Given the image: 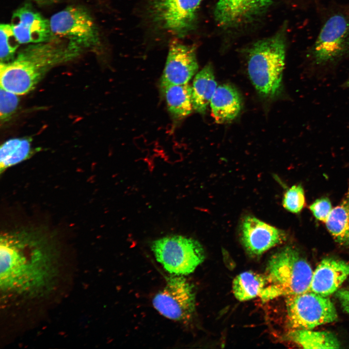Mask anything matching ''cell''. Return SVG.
I'll list each match as a JSON object with an SVG mask.
<instances>
[{
  "mask_svg": "<svg viewBox=\"0 0 349 349\" xmlns=\"http://www.w3.org/2000/svg\"><path fill=\"white\" fill-rule=\"evenodd\" d=\"M309 209L317 220L325 222L333 208L328 198H321L315 201L310 206Z\"/></svg>",
  "mask_w": 349,
  "mask_h": 349,
  "instance_id": "obj_26",
  "label": "cell"
},
{
  "mask_svg": "<svg viewBox=\"0 0 349 349\" xmlns=\"http://www.w3.org/2000/svg\"><path fill=\"white\" fill-rule=\"evenodd\" d=\"M336 296L343 310L349 314V290H340L337 291Z\"/></svg>",
  "mask_w": 349,
  "mask_h": 349,
  "instance_id": "obj_27",
  "label": "cell"
},
{
  "mask_svg": "<svg viewBox=\"0 0 349 349\" xmlns=\"http://www.w3.org/2000/svg\"><path fill=\"white\" fill-rule=\"evenodd\" d=\"M82 50L65 39L55 37L32 44L11 61L0 64V87L18 95L34 89L52 67L79 55Z\"/></svg>",
  "mask_w": 349,
  "mask_h": 349,
  "instance_id": "obj_2",
  "label": "cell"
},
{
  "mask_svg": "<svg viewBox=\"0 0 349 349\" xmlns=\"http://www.w3.org/2000/svg\"><path fill=\"white\" fill-rule=\"evenodd\" d=\"M308 262L295 248L286 246L273 254L264 275L267 285L260 298L264 301L308 291L313 274Z\"/></svg>",
  "mask_w": 349,
  "mask_h": 349,
  "instance_id": "obj_3",
  "label": "cell"
},
{
  "mask_svg": "<svg viewBox=\"0 0 349 349\" xmlns=\"http://www.w3.org/2000/svg\"><path fill=\"white\" fill-rule=\"evenodd\" d=\"M152 303L164 317L174 321H187L195 311L193 287L182 275L169 277L164 287L153 298Z\"/></svg>",
  "mask_w": 349,
  "mask_h": 349,
  "instance_id": "obj_8",
  "label": "cell"
},
{
  "mask_svg": "<svg viewBox=\"0 0 349 349\" xmlns=\"http://www.w3.org/2000/svg\"><path fill=\"white\" fill-rule=\"evenodd\" d=\"M349 276V262L326 258L313 271L308 291L327 297L335 292Z\"/></svg>",
  "mask_w": 349,
  "mask_h": 349,
  "instance_id": "obj_14",
  "label": "cell"
},
{
  "mask_svg": "<svg viewBox=\"0 0 349 349\" xmlns=\"http://www.w3.org/2000/svg\"><path fill=\"white\" fill-rule=\"evenodd\" d=\"M267 285L264 274L247 271L239 274L234 279L233 292L239 301H246L257 296L260 297Z\"/></svg>",
  "mask_w": 349,
  "mask_h": 349,
  "instance_id": "obj_21",
  "label": "cell"
},
{
  "mask_svg": "<svg viewBox=\"0 0 349 349\" xmlns=\"http://www.w3.org/2000/svg\"><path fill=\"white\" fill-rule=\"evenodd\" d=\"M198 65L193 48L173 41L160 82L161 88L170 85L188 83L197 72Z\"/></svg>",
  "mask_w": 349,
  "mask_h": 349,
  "instance_id": "obj_13",
  "label": "cell"
},
{
  "mask_svg": "<svg viewBox=\"0 0 349 349\" xmlns=\"http://www.w3.org/2000/svg\"><path fill=\"white\" fill-rule=\"evenodd\" d=\"M239 230L242 245L253 255H259L286 239L284 231L252 215L243 219Z\"/></svg>",
  "mask_w": 349,
  "mask_h": 349,
  "instance_id": "obj_11",
  "label": "cell"
},
{
  "mask_svg": "<svg viewBox=\"0 0 349 349\" xmlns=\"http://www.w3.org/2000/svg\"><path fill=\"white\" fill-rule=\"evenodd\" d=\"M11 24H1L0 26V58L1 63L8 62L15 57L20 45Z\"/></svg>",
  "mask_w": 349,
  "mask_h": 349,
  "instance_id": "obj_23",
  "label": "cell"
},
{
  "mask_svg": "<svg viewBox=\"0 0 349 349\" xmlns=\"http://www.w3.org/2000/svg\"><path fill=\"white\" fill-rule=\"evenodd\" d=\"M325 223L334 240L349 247V190L342 202L333 208Z\"/></svg>",
  "mask_w": 349,
  "mask_h": 349,
  "instance_id": "obj_19",
  "label": "cell"
},
{
  "mask_svg": "<svg viewBox=\"0 0 349 349\" xmlns=\"http://www.w3.org/2000/svg\"><path fill=\"white\" fill-rule=\"evenodd\" d=\"M191 87L193 109L204 113L217 87L210 64L206 65L196 74Z\"/></svg>",
  "mask_w": 349,
  "mask_h": 349,
  "instance_id": "obj_17",
  "label": "cell"
},
{
  "mask_svg": "<svg viewBox=\"0 0 349 349\" xmlns=\"http://www.w3.org/2000/svg\"><path fill=\"white\" fill-rule=\"evenodd\" d=\"M36 3L41 5H46L56 3L59 0H32Z\"/></svg>",
  "mask_w": 349,
  "mask_h": 349,
  "instance_id": "obj_28",
  "label": "cell"
},
{
  "mask_svg": "<svg viewBox=\"0 0 349 349\" xmlns=\"http://www.w3.org/2000/svg\"><path fill=\"white\" fill-rule=\"evenodd\" d=\"M55 37L65 39L82 50L100 47L97 26L89 12L79 5H70L55 13L49 19Z\"/></svg>",
  "mask_w": 349,
  "mask_h": 349,
  "instance_id": "obj_6",
  "label": "cell"
},
{
  "mask_svg": "<svg viewBox=\"0 0 349 349\" xmlns=\"http://www.w3.org/2000/svg\"><path fill=\"white\" fill-rule=\"evenodd\" d=\"M212 114L217 123H224L234 120L241 109V100L236 89L229 84L217 86L211 99Z\"/></svg>",
  "mask_w": 349,
  "mask_h": 349,
  "instance_id": "obj_16",
  "label": "cell"
},
{
  "mask_svg": "<svg viewBox=\"0 0 349 349\" xmlns=\"http://www.w3.org/2000/svg\"><path fill=\"white\" fill-rule=\"evenodd\" d=\"M202 0H150L154 21L162 29L183 36L192 28Z\"/></svg>",
  "mask_w": 349,
  "mask_h": 349,
  "instance_id": "obj_10",
  "label": "cell"
},
{
  "mask_svg": "<svg viewBox=\"0 0 349 349\" xmlns=\"http://www.w3.org/2000/svg\"><path fill=\"white\" fill-rule=\"evenodd\" d=\"M271 3V0H219L215 18L221 25H234L257 14Z\"/></svg>",
  "mask_w": 349,
  "mask_h": 349,
  "instance_id": "obj_15",
  "label": "cell"
},
{
  "mask_svg": "<svg viewBox=\"0 0 349 349\" xmlns=\"http://www.w3.org/2000/svg\"><path fill=\"white\" fill-rule=\"evenodd\" d=\"M343 86H344L345 87H349V78L346 80V81L344 83Z\"/></svg>",
  "mask_w": 349,
  "mask_h": 349,
  "instance_id": "obj_29",
  "label": "cell"
},
{
  "mask_svg": "<svg viewBox=\"0 0 349 349\" xmlns=\"http://www.w3.org/2000/svg\"><path fill=\"white\" fill-rule=\"evenodd\" d=\"M30 140L27 138L9 139L0 146V172L28 159L32 154Z\"/></svg>",
  "mask_w": 349,
  "mask_h": 349,
  "instance_id": "obj_22",
  "label": "cell"
},
{
  "mask_svg": "<svg viewBox=\"0 0 349 349\" xmlns=\"http://www.w3.org/2000/svg\"><path fill=\"white\" fill-rule=\"evenodd\" d=\"M349 52V16L343 13L331 16L323 25L311 50L317 64L334 62Z\"/></svg>",
  "mask_w": 349,
  "mask_h": 349,
  "instance_id": "obj_9",
  "label": "cell"
},
{
  "mask_svg": "<svg viewBox=\"0 0 349 349\" xmlns=\"http://www.w3.org/2000/svg\"><path fill=\"white\" fill-rule=\"evenodd\" d=\"M292 341L304 349H337L340 344L336 337L327 332L309 329L292 330L287 334Z\"/></svg>",
  "mask_w": 349,
  "mask_h": 349,
  "instance_id": "obj_20",
  "label": "cell"
},
{
  "mask_svg": "<svg viewBox=\"0 0 349 349\" xmlns=\"http://www.w3.org/2000/svg\"><path fill=\"white\" fill-rule=\"evenodd\" d=\"M11 25L20 44L39 43L55 37L49 20L45 18L29 3L17 9L13 14Z\"/></svg>",
  "mask_w": 349,
  "mask_h": 349,
  "instance_id": "obj_12",
  "label": "cell"
},
{
  "mask_svg": "<svg viewBox=\"0 0 349 349\" xmlns=\"http://www.w3.org/2000/svg\"><path fill=\"white\" fill-rule=\"evenodd\" d=\"M0 260V287L4 299H39L57 284L61 260L56 248L44 237L24 230L3 234Z\"/></svg>",
  "mask_w": 349,
  "mask_h": 349,
  "instance_id": "obj_1",
  "label": "cell"
},
{
  "mask_svg": "<svg viewBox=\"0 0 349 349\" xmlns=\"http://www.w3.org/2000/svg\"><path fill=\"white\" fill-rule=\"evenodd\" d=\"M305 201L302 187L301 185H295L285 192L283 199V206L290 212L298 213L303 208Z\"/></svg>",
  "mask_w": 349,
  "mask_h": 349,
  "instance_id": "obj_24",
  "label": "cell"
},
{
  "mask_svg": "<svg viewBox=\"0 0 349 349\" xmlns=\"http://www.w3.org/2000/svg\"><path fill=\"white\" fill-rule=\"evenodd\" d=\"M286 303L288 324L292 330H311L337 317L331 301L313 292L287 296Z\"/></svg>",
  "mask_w": 349,
  "mask_h": 349,
  "instance_id": "obj_7",
  "label": "cell"
},
{
  "mask_svg": "<svg viewBox=\"0 0 349 349\" xmlns=\"http://www.w3.org/2000/svg\"><path fill=\"white\" fill-rule=\"evenodd\" d=\"M19 101L18 95L0 88V119L5 123L15 113Z\"/></svg>",
  "mask_w": 349,
  "mask_h": 349,
  "instance_id": "obj_25",
  "label": "cell"
},
{
  "mask_svg": "<svg viewBox=\"0 0 349 349\" xmlns=\"http://www.w3.org/2000/svg\"><path fill=\"white\" fill-rule=\"evenodd\" d=\"M285 56V40L283 34L259 41L250 50L248 75L253 85L262 96L272 98L279 94Z\"/></svg>",
  "mask_w": 349,
  "mask_h": 349,
  "instance_id": "obj_4",
  "label": "cell"
},
{
  "mask_svg": "<svg viewBox=\"0 0 349 349\" xmlns=\"http://www.w3.org/2000/svg\"><path fill=\"white\" fill-rule=\"evenodd\" d=\"M151 248L158 262L174 275L192 273L205 258L204 250L197 240L181 235L156 239Z\"/></svg>",
  "mask_w": 349,
  "mask_h": 349,
  "instance_id": "obj_5",
  "label": "cell"
},
{
  "mask_svg": "<svg viewBox=\"0 0 349 349\" xmlns=\"http://www.w3.org/2000/svg\"><path fill=\"white\" fill-rule=\"evenodd\" d=\"M168 109L176 118H182L189 115L193 108L192 87L188 83L170 85L161 88Z\"/></svg>",
  "mask_w": 349,
  "mask_h": 349,
  "instance_id": "obj_18",
  "label": "cell"
}]
</instances>
